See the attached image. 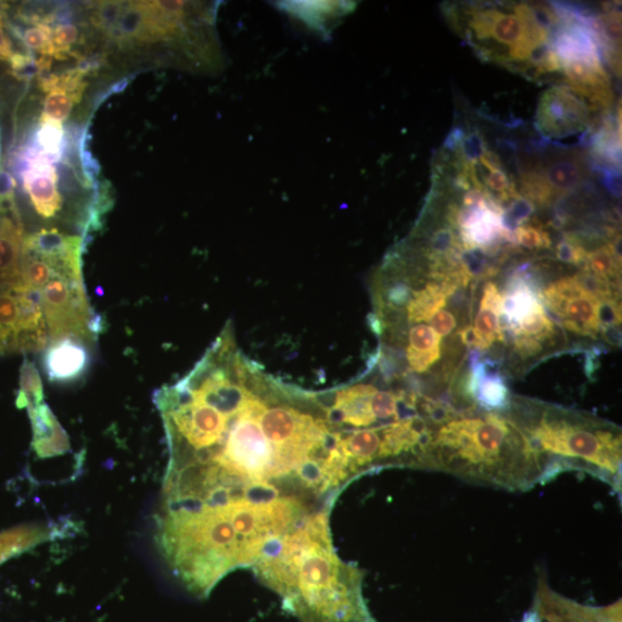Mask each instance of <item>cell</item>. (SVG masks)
Listing matches in <instances>:
<instances>
[{"mask_svg":"<svg viewBox=\"0 0 622 622\" xmlns=\"http://www.w3.org/2000/svg\"><path fill=\"white\" fill-rule=\"evenodd\" d=\"M326 398L264 372L225 328L183 379L154 394L169 454L158 518L252 551L330 515L355 479Z\"/></svg>","mask_w":622,"mask_h":622,"instance_id":"1","label":"cell"},{"mask_svg":"<svg viewBox=\"0 0 622 622\" xmlns=\"http://www.w3.org/2000/svg\"><path fill=\"white\" fill-rule=\"evenodd\" d=\"M300 622H376L364 596V574L333 548L330 515L312 519L253 568Z\"/></svg>","mask_w":622,"mask_h":622,"instance_id":"2","label":"cell"},{"mask_svg":"<svg viewBox=\"0 0 622 622\" xmlns=\"http://www.w3.org/2000/svg\"><path fill=\"white\" fill-rule=\"evenodd\" d=\"M430 470L482 485L528 492L555 478L548 462L504 412H461L437 428Z\"/></svg>","mask_w":622,"mask_h":622,"instance_id":"3","label":"cell"},{"mask_svg":"<svg viewBox=\"0 0 622 622\" xmlns=\"http://www.w3.org/2000/svg\"><path fill=\"white\" fill-rule=\"evenodd\" d=\"M548 462L555 478L580 470L621 493L622 437L618 426L567 408L512 397L506 411Z\"/></svg>","mask_w":622,"mask_h":622,"instance_id":"4","label":"cell"},{"mask_svg":"<svg viewBox=\"0 0 622 622\" xmlns=\"http://www.w3.org/2000/svg\"><path fill=\"white\" fill-rule=\"evenodd\" d=\"M468 5L450 15V22L464 30L467 41L488 61L507 67L545 74V62L553 51L550 29L561 16L548 5L515 7Z\"/></svg>","mask_w":622,"mask_h":622,"instance_id":"5","label":"cell"},{"mask_svg":"<svg viewBox=\"0 0 622 622\" xmlns=\"http://www.w3.org/2000/svg\"><path fill=\"white\" fill-rule=\"evenodd\" d=\"M41 295L52 342L74 338L89 343L105 331L104 319L89 304L84 279L55 277L41 290Z\"/></svg>","mask_w":622,"mask_h":622,"instance_id":"6","label":"cell"},{"mask_svg":"<svg viewBox=\"0 0 622 622\" xmlns=\"http://www.w3.org/2000/svg\"><path fill=\"white\" fill-rule=\"evenodd\" d=\"M542 300L563 329L583 337H598L600 300L584 291L574 276L555 281L542 292Z\"/></svg>","mask_w":622,"mask_h":622,"instance_id":"7","label":"cell"},{"mask_svg":"<svg viewBox=\"0 0 622 622\" xmlns=\"http://www.w3.org/2000/svg\"><path fill=\"white\" fill-rule=\"evenodd\" d=\"M591 107L569 86H557L544 92L537 109V128L543 136L569 138L589 126Z\"/></svg>","mask_w":622,"mask_h":622,"instance_id":"8","label":"cell"},{"mask_svg":"<svg viewBox=\"0 0 622 622\" xmlns=\"http://www.w3.org/2000/svg\"><path fill=\"white\" fill-rule=\"evenodd\" d=\"M86 77L87 71L78 68L42 79L41 89L46 92L42 122L62 124L69 118L84 97Z\"/></svg>","mask_w":622,"mask_h":622,"instance_id":"9","label":"cell"},{"mask_svg":"<svg viewBox=\"0 0 622 622\" xmlns=\"http://www.w3.org/2000/svg\"><path fill=\"white\" fill-rule=\"evenodd\" d=\"M24 188L33 207L45 219H52L62 211L63 196L59 174L45 155L34 156L24 173Z\"/></svg>","mask_w":622,"mask_h":622,"instance_id":"10","label":"cell"},{"mask_svg":"<svg viewBox=\"0 0 622 622\" xmlns=\"http://www.w3.org/2000/svg\"><path fill=\"white\" fill-rule=\"evenodd\" d=\"M86 343L74 338L53 341L45 351L43 368L52 383L77 382L88 371L90 355Z\"/></svg>","mask_w":622,"mask_h":622,"instance_id":"11","label":"cell"},{"mask_svg":"<svg viewBox=\"0 0 622 622\" xmlns=\"http://www.w3.org/2000/svg\"><path fill=\"white\" fill-rule=\"evenodd\" d=\"M409 289V297L401 310L383 315H372L377 317H384L402 314L405 312V319L408 325H420L422 322H429L433 316H435L446 306L448 297L458 290L457 287L448 284V282L433 279L428 281L426 287L421 290H412L410 285Z\"/></svg>","mask_w":622,"mask_h":622,"instance_id":"12","label":"cell"},{"mask_svg":"<svg viewBox=\"0 0 622 622\" xmlns=\"http://www.w3.org/2000/svg\"><path fill=\"white\" fill-rule=\"evenodd\" d=\"M21 215L12 210L0 228V285L13 287L21 282V263L25 241Z\"/></svg>","mask_w":622,"mask_h":622,"instance_id":"13","label":"cell"},{"mask_svg":"<svg viewBox=\"0 0 622 622\" xmlns=\"http://www.w3.org/2000/svg\"><path fill=\"white\" fill-rule=\"evenodd\" d=\"M33 424V447L40 457H53L65 454L69 449L66 432L56 421L46 403L28 407Z\"/></svg>","mask_w":622,"mask_h":622,"instance_id":"14","label":"cell"},{"mask_svg":"<svg viewBox=\"0 0 622 622\" xmlns=\"http://www.w3.org/2000/svg\"><path fill=\"white\" fill-rule=\"evenodd\" d=\"M406 360L408 370L415 373L428 372L441 359L442 337L427 325H415L406 338Z\"/></svg>","mask_w":622,"mask_h":622,"instance_id":"15","label":"cell"},{"mask_svg":"<svg viewBox=\"0 0 622 622\" xmlns=\"http://www.w3.org/2000/svg\"><path fill=\"white\" fill-rule=\"evenodd\" d=\"M503 299L496 284L486 282L474 328L486 350L497 342L505 341L499 319Z\"/></svg>","mask_w":622,"mask_h":622,"instance_id":"16","label":"cell"},{"mask_svg":"<svg viewBox=\"0 0 622 622\" xmlns=\"http://www.w3.org/2000/svg\"><path fill=\"white\" fill-rule=\"evenodd\" d=\"M22 306L17 284L0 289V356L15 353Z\"/></svg>","mask_w":622,"mask_h":622,"instance_id":"17","label":"cell"},{"mask_svg":"<svg viewBox=\"0 0 622 622\" xmlns=\"http://www.w3.org/2000/svg\"><path fill=\"white\" fill-rule=\"evenodd\" d=\"M583 269L617 285L621 272L620 237L588 253Z\"/></svg>","mask_w":622,"mask_h":622,"instance_id":"18","label":"cell"},{"mask_svg":"<svg viewBox=\"0 0 622 622\" xmlns=\"http://www.w3.org/2000/svg\"><path fill=\"white\" fill-rule=\"evenodd\" d=\"M48 534L40 526H18L15 530L0 534V563L48 540Z\"/></svg>","mask_w":622,"mask_h":622,"instance_id":"19","label":"cell"},{"mask_svg":"<svg viewBox=\"0 0 622 622\" xmlns=\"http://www.w3.org/2000/svg\"><path fill=\"white\" fill-rule=\"evenodd\" d=\"M546 183L549 185L553 192L561 194L571 192L577 187L583 178V167L580 162L574 160H562L553 163L548 168L541 172Z\"/></svg>","mask_w":622,"mask_h":622,"instance_id":"20","label":"cell"},{"mask_svg":"<svg viewBox=\"0 0 622 622\" xmlns=\"http://www.w3.org/2000/svg\"><path fill=\"white\" fill-rule=\"evenodd\" d=\"M516 246L528 251H544L553 247V239L544 226L537 223H525L515 230Z\"/></svg>","mask_w":622,"mask_h":622,"instance_id":"21","label":"cell"},{"mask_svg":"<svg viewBox=\"0 0 622 622\" xmlns=\"http://www.w3.org/2000/svg\"><path fill=\"white\" fill-rule=\"evenodd\" d=\"M79 36L80 31L78 27L72 24L59 25L52 29V61H66L73 48L78 45Z\"/></svg>","mask_w":622,"mask_h":622,"instance_id":"22","label":"cell"},{"mask_svg":"<svg viewBox=\"0 0 622 622\" xmlns=\"http://www.w3.org/2000/svg\"><path fill=\"white\" fill-rule=\"evenodd\" d=\"M21 392H23L28 398L29 406H37L45 403V392L40 371L34 363L28 360L27 356H25L21 369Z\"/></svg>","mask_w":622,"mask_h":622,"instance_id":"23","label":"cell"},{"mask_svg":"<svg viewBox=\"0 0 622 622\" xmlns=\"http://www.w3.org/2000/svg\"><path fill=\"white\" fill-rule=\"evenodd\" d=\"M588 252L581 241V238L574 234H567L556 247V257L572 266H582L586 262Z\"/></svg>","mask_w":622,"mask_h":622,"instance_id":"24","label":"cell"},{"mask_svg":"<svg viewBox=\"0 0 622 622\" xmlns=\"http://www.w3.org/2000/svg\"><path fill=\"white\" fill-rule=\"evenodd\" d=\"M63 139L62 124L52 122H42V129L40 130L37 140L42 147V155L48 157L59 158L61 155V145Z\"/></svg>","mask_w":622,"mask_h":622,"instance_id":"25","label":"cell"},{"mask_svg":"<svg viewBox=\"0 0 622 622\" xmlns=\"http://www.w3.org/2000/svg\"><path fill=\"white\" fill-rule=\"evenodd\" d=\"M25 56L14 51V46L7 29L5 18L0 13V62L11 63L13 66H23Z\"/></svg>","mask_w":622,"mask_h":622,"instance_id":"26","label":"cell"},{"mask_svg":"<svg viewBox=\"0 0 622 622\" xmlns=\"http://www.w3.org/2000/svg\"><path fill=\"white\" fill-rule=\"evenodd\" d=\"M430 327L441 337H447L457 328V318L447 310H441L429 320Z\"/></svg>","mask_w":622,"mask_h":622,"instance_id":"27","label":"cell"},{"mask_svg":"<svg viewBox=\"0 0 622 622\" xmlns=\"http://www.w3.org/2000/svg\"><path fill=\"white\" fill-rule=\"evenodd\" d=\"M513 341L515 351L522 357L536 356L544 350V345L533 338L518 335L515 337Z\"/></svg>","mask_w":622,"mask_h":622,"instance_id":"28","label":"cell"},{"mask_svg":"<svg viewBox=\"0 0 622 622\" xmlns=\"http://www.w3.org/2000/svg\"><path fill=\"white\" fill-rule=\"evenodd\" d=\"M464 345L477 348L478 351H485L486 347L478 335L473 327H466L459 332Z\"/></svg>","mask_w":622,"mask_h":622,"instance_id":"29","label":"cell"},{"mask_svg":"<svg viewBox=\"0 0 622 622\" xmlns=\"http://www.w3.org/2000/svg\"><path fill=\"white\" fill-rule=\"evenodd\" d=\"M602 337L606 338V341L613 345V346H619L621 345V331L620 328H607V329H601L600 332Z\"/></svg>","mask_w":622,"mask_h":622,"instance_id":"30","label":"cell"},{"mask_svg":"<svg viewBox=\"0 0 622 622\" xmlns=\"http://www.w3.org/2000/svg\"><path fill=\"white\" fill-rule=\"evenodd\" d=\"M2 288H7V287H2V285H0V289H2Z\"/></svg>","mask_w":622,"mask_h":622,"instance_id":"31","label":"cell"}]
</instances>
